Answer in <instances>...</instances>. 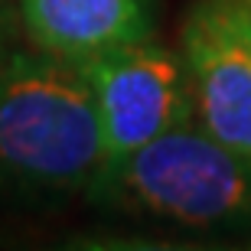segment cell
<instances>
[{"instance_id": "obj_1", "label": "cell", "mask_w": 251, "mask_h": 251, "mask_svg": "<svg viewBox=\"0 0 251 251\" xmlns=\"http://www.w3.org/2000/svg\"><path fill=\"white\" fill-rule=\"evenodd\" d=\"M104 167L92 92L75 62L49 52L0 59V193L65 199Z\"/></svg>"}, {"instance_id": "obj_2", "label": "cell", "mask_w": 251, "mask_h": 251, "mask_svg": "<svg viewBox=\"0 0 251 251\" xmlns=\"http://www.w3.org/2000/svg\"><path fill=\"white\" fill-rule=\"evenodd\" d=\"M88 199L108 212L189 232L251 235V160L193 121L104 163Z\"/></svg>"}, {"instance_id": "obj_3", "label": "cell", "mask_w": 251, "mask_h": 251, "mask_svg": "<svg viewBox=\"0 0 251 251\" xmlns=\"http://www.w3.org/2000/svg\"><path fill=\"white\" fill-rule=\"evenodd\" d=\"M101 127L104 163L196 121L183 59L153 39L124 43L78 62Z\"/></svg>"}, {"instance_id": "obj_4", "label": "cell", "mask_w": 251, "mask_h": 251, "mask_svg": "<svg viewBox=\"0 0 251 251\" xmlns=\"http://www.w3.org/2000/svg\"><path fill=\"white\" fill-rule=\"evenodd\" d=\"M196 121L251 160V0H196L183 23Z\"/></svg>"}, {"instance_id": "obj_5", "label": "cell", "mask_w": 251, "mask_h": 251, "mask_svg": "<svg viewBox=\"0 0 251 251\" xmlns=\"http://www.w3.org/2000/svg\"><path fill=\"white\" fill-rule=\"evenodd\" d=\"M20 20L36 49L75 65L150 39L147 0H20Z\"/></svg>"}]
</instances>
